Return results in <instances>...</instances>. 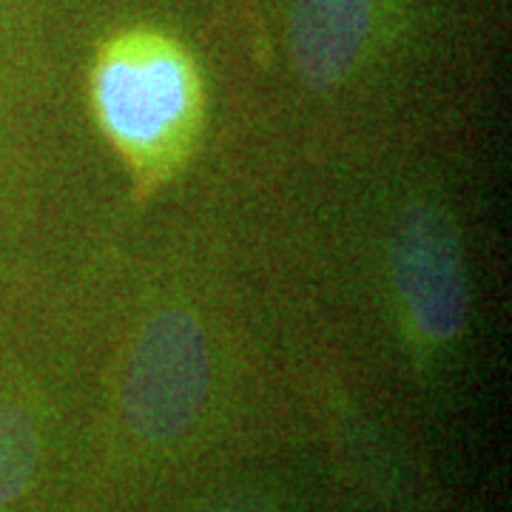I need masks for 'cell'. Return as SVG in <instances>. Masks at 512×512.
<instances>
[{
  "mask_svg": "<svg viewBox=\"0 0 512 512\" xmlns=\"http://www.w3.org/2000/svg\"><path fill=\"white\" fill-rule=\"evenodd\" d=\"M211 390V345L185 308L148 316L128 350L123 419L137 439L165 444L197 421Z\"/></svg>",
  "mask_w": 512,
  "mask_h": 512,
  "instance_id": "7a4b0ae2",
  "label": "cell"
},
{
  "mask_svg": "<svg viewBox=\"0 0 512 512\" xmlns=\"http://www.w3.org/2000/svg\"><path fill=\"white\" fill-rule=\"evenodd\" d=\"M89 86L97 126L140 188L160 185L188 160L205 89L200 63L177 32L154 20L111 29L94 49Z\"/></svg>",
  "mask_w": 512,
  "mask_h": 512,
  "instance_id": "6da1fadb",
  "label": "cell"
},
{
  "mask_svg": "<svg viewBox=\"0 0 512 512\" xmlns=\"http://www.w3.org/2000/svg\"><path fill=\"white\" fill-rule=\"evenodd\" d=\"M404 0H279L293 74L313 92L350 83L404 20Z\"/></svg>",
  "mask_w": 512,
  "mask_h": 512,
  "instance_id": "277c9868",
  "label": "cell"
},
{
  "mask_svg": "<svg viewBox=\"0 0 512 512\" xmlns=\"http://www.w3.org/2000/svg\"><path fill=\"white\" fill-rule=\"evenodd\" d=\"M404 328L427 350L450 348L467 328L470 279L453 217L436 202H410L387 245Z\"/></svg>",
  "mask_w": 512,
  "mask_h": 512,
  "instance_id": "3957f363",
  "label": "cell"
},
{
  "mask_svg": "<svg viewBox=\"0 0 512 512\" xmlns=\"http://www.w3.org/2000/svg\"><path fill=\"white\" fill-rule=\"evenodd\" d=\"M40 3L43 0H0V72L15 69L40 20Z\"/></svg>",
  "mask_w": 512,
  "mask_h": 512,
  "instance_id": "8992f818",
  "label": "cell"
},
{
  "mask_svg": "<svg viewBox=\"0 0 512 512\" xmlns=\"http://www.w3.org/2000/svg\"><path fill=\"white\" fill-rule=\"evenodd\" d=\"M40 467L35 416L15 399H0V510L29 490Z\"/></svg>",
  "mask_w": 512,
  "mask_h": 512,
  "instance_id": "5b68a950",
  "label": "cell"
},
{
  "mask_svg": "<svg viewBox=\"0 0 512 512\" xmlns=\"http://www.w3.org/2000/svg\"><path fill=\"white\" fill-rule=\"evenodd\" d=\"M191 512H271L259 498L251 495H237V498H220V501H211V504H202L200 510Z\"/></svg>",
  "mask_w": 512,
  "mask_h": 512,
  "instance_id": "52a82bcc",
  "label": "cell"
}]
</instances>
